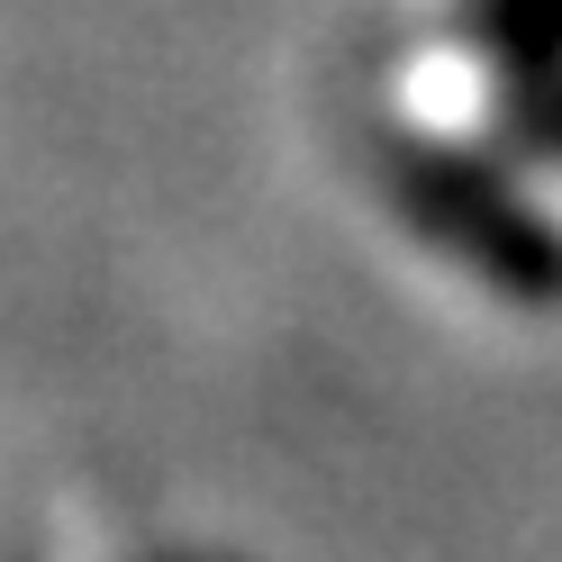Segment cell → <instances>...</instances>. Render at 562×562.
Returning a JSON list of instances; mask_svg holds the SVG:
<instances>
[{"mask_svg":"<svg viewBox=\"0 0 562 562\" xmlns=\"http://www.w3.org/2000/svg\"><path fill=\"white\" fill-rule=\"evenodd\" d=\"M345 127L427 245L562 308V0H372Z\"/></svg>","mask_w":562,"mask_h":562,"instance_id":"cell-1","label":"cell"}]
</instances>
